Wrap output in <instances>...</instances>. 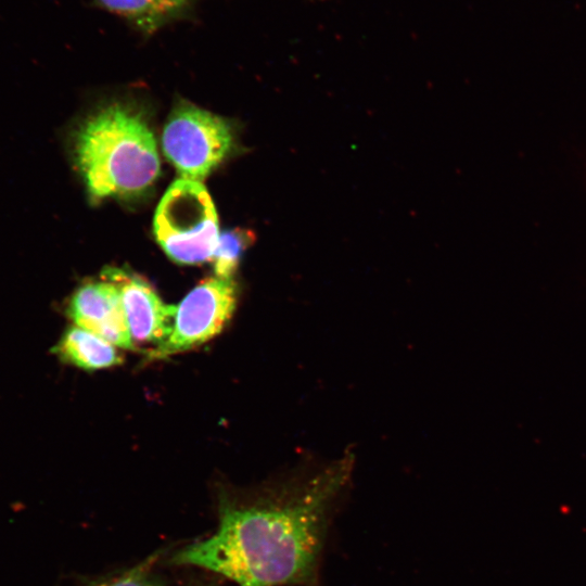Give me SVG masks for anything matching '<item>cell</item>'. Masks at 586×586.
<instances>
[{
	"label": "cell",
	"mask_w": 586,
	"mask_h": 586,
	"mask_svg": "<svg viewBox=\"0 0 586 586\" xmlns=\"http://www.w3.org/2000/svg\"><path fill=\"white\" fill-rule=\"evenodd\" d=\"M354 457L313 460L280 492L249 506L220 508L217 530L176 552L173 562L217 573L238 586L310 585Z\"/></svg>",
	"instance_id": "6da1fadb"
},
{
	"label": "cell",
	"mask_w": 586,
	"mask_h": 586,
	"mask_svg": "<svg viewBox=\"0 0 586 586\" xmlns=\"http://www.w3.org/2000/svg\"><path fill=\"white\" fill-rule=\"evenodd\" d=\"M74 154L89 194L98 200L142 194L160 175L151 128L139 112L117 103L82 123Z\"/></svg>",
	"instance_id": "7a4b0ae2"
},
{
	"label": "cell",
	"mask_w": 586,
	"mask_h": 586,
	"mask_svg": "<svg viewBox=\"0 0 586 586\" xmlns=\"http://www.w3.org/2000/svg\"><path fill=\"white\" fill-rule=\"evenodd\" d=\"M153 229L157 243L175 263L198 265L212 260L219 227L205 187L190 179L174 181L160 201Z\"/></svg>",
	"instance_id": "3957f363"
},
{
	"label": "cell",
	"mask_w": 586,
	"mask_h": 586,
	"mask_svg": "<svg viewBox=\"0 0 586 586\" xmlns=\"http://www.w3.org/2000/svg\"><path fill=\"white\" fill-rule=\"evenodd\" d=\"M233 144L230 124L222 117L182 102L170 113L162 148L181 178L201 181L229 154Z\"/></svg>",
	"instance_id": "277c9868"
},
{
	"label": "cell",
	"mask_w": 586,
	"mask_h": 586,
	"mask_svg": "<svg viewBox=\"0 0 586 586\" xmlns=\"http://www.w3.org/2000/svg\"><path fill=\"white\" fill-rule=\"evenodd\" d=\"M238 290L232 278L208 277L193 288L176 306L167 340L148 352L161 359L192 349L221 332L233 315Z\"/></svg>",
	"instance_id": "5b68a950"
},
{
	"label": "cell",
	"mask_w": 586,
	"mask_h": 586,
	"mask_svg": "<svg viewBox=\"0 0 586 586\" xmlns=\"http://www.w3.org/2000/svg\"><path fill=\"white\" fill-rule=\"evenodd\" d=\"M102 277L114 282L120 293L123 307L133 344L162 345L168 337L176 306L165 304L143 278L119 268H106Z\"/></svg>",
	"instance_id": "8992f818"
},
{
	"label": "cell",
	"mask_w": 586,
	"mask_h": 586,
	"mask_svg": "<svg viewBox=\"0 0 586 586\" xmlns=\"http://www.w3.org/2000/svg\"><path fill=\"white\" fill-rule=\"evenodd\" d=\"M67 315L74 324L113 345L123 349H136L119 290L111 280L103 278L101 281L81 284L68 303Z\"/></svg>",
	"instance_id": "52a82bcc"
},
{
	"label": "cell",
	"mask_w": 586,
	"mask_h": 586,
	"mask_svg": "<svg viewBox=\"0 0 586 586\" xmlns=\"http://www.w3.org/2000/svg\"><path fill=\"white\" fill-rule=\"evenodd\" d=\"M53 351L63 361L85 370L111 368L123 362L117 346L76 324L64 331Z\"/></svg>",
	"instance_id": "ba28073f"
},
{
	"label": "cell",
	"mask_w": 586,
	"mask_h": 586,
	"mask_svg": "<svg viewBox=\"0 0 586 586\" xmlns=\"http://www.w3.org/2000/svg\"><path fill=\"white\" fill-rule=\"evenodd\" d=\"M106 10L133 24L143 33L152 34L179 17L192 0H97Z\"/></svg>",
	"instance_id": "9c48e42d"
},
{
	"label": "cell",
	"mask_w": 586,
	"mask_h": 586,
	"mask_svg": "<svg viewBox=\"0 0 586 586\" xmlns=\"http://www.w3.org/2000/svg\"><path fill=\"white\" fill-rule=\"evenodd\" d=\"M255 234L247 229H231L219 234L213 262L216 276L232 278L244 251L254 242Z\"/></svg>",
	"instance_id": "30bf717a"
},
{
	"label": "cell",
	"mask_w": 586,
	"mask_h": 586,
	"mask_svg": "<svg viewBox=\"0 0 586 586\" xmlns=\"http://www.w3.org/2000/svg\"><path fill=\"white\" fill-rule=\"evenodd\" d=\"M92 586H162L160 581L153 577L146 564H141L118 577L105 581Z\"/></svg>",
	"instance_id": "8fae6325"
}]
</instances>
